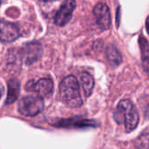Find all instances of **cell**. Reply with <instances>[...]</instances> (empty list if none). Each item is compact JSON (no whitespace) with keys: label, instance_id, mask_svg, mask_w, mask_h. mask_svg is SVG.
<instances>
[{"label":"cell","instance_id":"cell-6","mask_svg":"<svg viewBox=\"0 0 149 149\" xmlns=\"http://www.w3.org/2000/svg\"><path fill=\"white\" fill-rule=\"evenodd\" d=\"M93 14L96 18L98 25L103 29L107 30L111 25V13L109 7L104 3H99L93 8Z\"/></svg>","mask_w":149,"mask_h":149},{"label":"cell","instance_id":"cell-7","mask_svg":"<svg viewBox=\"0 0 149 149\" xmlns=\"http://www.w3.org/2000/svg\"><path fill=\"white\" fill-rule=\"evenodd\" d=\"M75 7L76 3L74 1H66L63 3L55 16V24L58 26H64L66 24L71 20Z\"/></svg>","mask_w":149,"mask_h":149},{"label":"cell","instance_id":"cell-3","mask_svg":"<svg viewBox=\"0 0 149 149\" xmlns=\"http://www.w3.org/2000/svg\"><path fill=\"white\" fill-rule=\"evenodd\" d=\"M44 100L38 96H27L20 100L18 103V112L28 117H33L41 113L44 109Z\"/></svg>","mask_w":149,"mask_h":149},{"label":"cell","instance_id":"cell-4","mask_svg":"<svg viewBox=\"0 0 149 149\" xmlns=\"http://www.w3.org/2000/svg\"><path fill=\"white\" fill-rule=\"evenodd\" d=\"M25 89L28 92L35 93L38 97L43 99L52 93L53 89V82L51 79H41L37 82L34 80H30L26 84Z\"/></svg>","mask_w":149,"mask_h":149},{"label":"cell","instance_id":"cell-2","mask_svg":"<svg viewBox=\"0 0 149 149\" xmlns=\"http://www.w3.org/2000/svg\"><path fill=\"white\" fill-rule=\"evenodd\" d=\"M114 118L118 123L125 126L127 133L134 130L139 123V113L129 100H123L119 103Z\"/></svg>","mask_w":149,"mask_h":149},{"label":"cell","instance_id":"cell-1","mask_svg":"<svg viewBox=\"0 0 149 149\" xmlns=\"http://www.w3.org/2000/svg\"><path fill=\"white\" fill-rule=\"evenodd\" d=\"M59 96L62 101L69 107L76 108L82 105L79 86L74 76L70 75L62 80L59 86Z\"/></svg>","mask_w":149,"mask_h":149},{"label":"cell","instance_id":"cell-13","mask_svg":"<svg viewBox=\"0 0 149 149\" xmlns=\"http://www.w3.org/2000/svg\"><path fill=\"white\" fill-rule=\"evenodd\" d=\"M146 27H147V31H148V32L149 34V16L148 17L147 21H146Z\"/></svg>","mask_w":149,"mask_h":149},{"label":"cell","instance_id":"cell-12","mask_svg":"<svg viewBox=\"0 0 149 149\" xmlns=\"http://www.w3.org/2000/svg\"><path fill=\"white\" fill-rule=\"evenodd\" d=\"M136 146L139 149L149 148V127L145 129L137 138Z\"/></svg>","mask_w":149,"mask_h":149},{"label":"cell","instance_id":"cell-5","mask_svg":"<svg viewBox=\"0 0 149 149\" xmlns=\"http://www.w3.org/2000/svg\"><path fill=\"white\" fill-rule=\"evenodd\" d=\"M43 54V48L39 43L32 42L24 45L22 50V58L26 65H31L38 60Z\"/></svg>","mask_w":149,"mask_h":149},{"label":"cell","instance_id":"cell-8","mask_svg":"<svg viewBox=\"0 0 149 149\" xmlns=\"http://www.w3.org/2000/svg\"><path fill=\"white\" fill-rule=\"evenodd\" d=\"M19 30L16 24L5 21H0V40L2 42H13L19 37Z\"/></svg>","mask_w":149,"mask_h":149},{"label":"cell","instance_id":"cell-15","mask_svg":"<svg viewBox=\"0 0 149 149\" xmlns=\"http://www.w3.org/2000/svg\"><path fill=\"white\" fill-rule=\"evenodd\" d=\"M0 4H1V2H0Z\"/></svg>","mask_w":149,"mask_h":149},{"label":"cell","instance_id":"cell-9","mask_svg":"<svg viewBox=\"0 0 149 149\" xmlns=\"http://www.w3.org/2000/svg\"><path fill=\"white\" fill-rule=\"evenodd\" d=\"M20 90V84L18 80L15 79H11L8 82V94L5 103L7 105H10L13 103L18 97Z\"/></svg>","mask_w":149,"mask_h":149},{"label":"cell","instance_id":"cell-14","mask_svg":"<svg viewBox=\"0 0 149 149\" xmlns=\"http://www.w3.org/2000/svg\"><path fill=\"white\" fill-rule=\"evenodd\" d=\"M3 88L2 85L0 84V99H1V97L3 95Z\"/></svg>","mask_w":149,"mask_h":149},{"label":"cell","instance_id":"cell-11","mask_svg":"<svg viewBox=\"0 0 149 149\" xmlns=\"http://www.w3.org/2000/svg\"><path fill=\"white\" fill-rule=\"evenodd\" d=\"M79 80H80L81 86L83 87L85 95L86 97H89L91 95L93 86H94L93 78L88 72H82L79 76Z\"/></svg>","mask_w":149,"mask_h":149},{"label":"cell","instance_id":"cell-10","mask_svg":"<svg viewBox=\"0 0 149 149\" xmlns=\"http://www.w3.org/2000/svg\"><path fill=\"white\" fill-rule=\"evenodd\" d=\"M106 53H107V60L111 65L118 66L121 63V61H122L121 54L120 53V52L114 45H108L106 50Z\"/></svg>","mask_w":149,"mask_h":149}]
</instances>
